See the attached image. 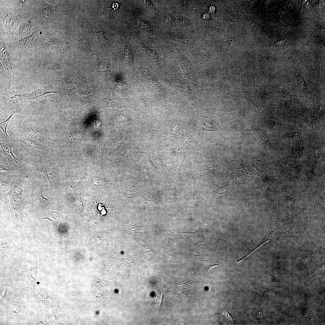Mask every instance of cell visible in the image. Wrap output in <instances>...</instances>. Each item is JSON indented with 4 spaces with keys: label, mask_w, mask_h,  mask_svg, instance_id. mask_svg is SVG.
<instances>
[{
    "label": "cell",
    "mask_w": 325,
    "mask_h": 325,
    "mask_svg": "<svg viewBox=\"0 0 325 325\" xmlns=\"http://www.w3.org/2000/svg\"><path fill=\"white\" fill-rule=\"evenodd\" d=\"M9 194L0 193V201L3 207L9 211L11 212Z\"/></svg>",
    "instance_id": "obj_30"
},
{
    "label": "cell",
    "mask_w": 325,
    "mask_h": 325,
    "mask_svg": "<svg viewBox=\"0 0 325 325\" xmlns=\"http://www.w3.org/2000/svg\"><path fill=\"white\" fill-rule=\"evenodd\" d=\"M18 297H17L14 298L12 304L13 310H14L15 311V309H16L15 310L16 313L19 312L18 311H19L20 308V302Z\"/></svg>",
    "instance_id": "obj_38"
},
{
    "label": "cell",
    "mask_w": 325,
    "mask_h": 325,
    "mask_svg": "<svg viewBox=\"0 0 325 325\" xmlns=\"http://www.w3.org/2000/svg\"><path fill=\"white\" fill-rule=\"evenodd\" d=\"M60 214L54 210V208H51L45 214L43 218L40 219H47L50 220L54 225H55L59 221L60 218ZM39 219V220H40Z\"/></svg>",
    "instance_id": "obj_26"
},
{
    "label": "cell",
    "mask_w": 325,
    "mask_h": 325,
    "mask_svg": "<svg viewBox=\"0 0 325 325\" xmlns=\"http://www.w3.org/2000/svg\"><path fill=\"white\" fill-rule=\"evenodd\" d=\"M25 135L28 136L38 143L44 142L45 138L41 129L31 125L26 120L24 121L18 131L17 135Z\"/></svg>",
    "instance_id": "obj_12"
},
{
    "label": "cell",
    "mask_w": 325,
    "mask_h": 325,
    "mask_svg": "<svg viewBox=\"0 0 325 325\" xmlns=\"http://www.w3.org/2000/svg\"><path fill=\"white\" fill-rule=\"evenodd\" d=\"M0 57L7 75L11 79L18 78L19 74L8 52L2 34L0 33Z\"/></svg>",
    "instance_id": "obj_5"
},
{
    "label": "cell",
    "mask_w": 325,
    "mask_h": 325,
    "mask_svg": "<svg viewBox=\"0 0 325 325\" xmlns=\"http://www.w3.org/2000/svg\"><path fill=\"white\" fill-rule=\"evenodd\" d=\"M94 150L93 156V161L94 167L98 172L104 171L103 167L104 144L103 141H98L95 143Z\"/></svg>",
    "instance_id": "obj_15"
},
{
    "label": "cell",
    "mask_w": 325,
    "mask_h": 325,
    "mask_svg": "<svg viewBox=\"0 0 325 325\" xmlns=\"http://www.w3.org/2000/svg\"><path fill=\"white\" fill-rule=\"evenodd\" d=\"M108 66L106 63L104 61H101L96 66V70L98 72H104L108 69Z\"/></svg>",
    "instance_id": "obj_35"
},
{
    "label": "cell",
    "mask_w": 325,
    "mask_h": 325,
    "mask_svg": "<svg viewBox=\"0 0 325 325\" xmlns=\"http://www.w3.org/2000/svg\"><path fill=\"white\" fill-rule=\"evenodd\" d=\"M0 173V193L10 194L18 176L16 175L2 172Z\"/></svg>",
    "instance_id": "obj_14"
},
{
    "label": "cell",
    "mask_w": 325,
    "mask_h": 325,
    "mask_svg": "<svg viewBox=\"0 0 325 325\" xmlns=\"http://www.w3.org/2000/svg\"><path fill=\"white\" fill-rule=\"evenodd\" d=\"M18 136L20 137L22 143L26 147L38 150H45L39 144L28 136L25 135Z\"/></svg>",
    "instance_id": "obj_23"
},
{
    "label": "cell",
    "mask_w": 325,
    "mask_h": 325,
    "mask_svg": "<svg viewBox=\"0 0 325 325\" xmlns=\"http://www.w3.org/2000/svg\"><path fill=\"white\" fill-rule=\"evenodd\" d=\"M198 263L205 270L209 271L212 267L219 265L210 258L206 256L200 255L195 256Z\"/></svg>",
    "instance_id": "obj_25"
},
{
    "label": "cell",
    "mask_w": 325,
    "mask_h": 325,
    "mask_svg": "<svg viewBox=\"0 0 325 325\" xmlns=\"http://www.w3.org/2000/svg\"><path fill=\"white\" fill-rule=\"evenodd\" d=\"M41 27L32 12L31 14L22 21L17 27L13 41L27 36Z\"/></svg>",
    "instance_id": "obj_6"
},
{
    "label": "cell",
    "mask_w": 325,
    "mask_h": 325,
    "mask_svg": "<svg viewBox=\"0 0 325 325\" xmlns=\"http://www.w3.org/2000/svg\"><path fill=\"white\" fill-rule=\"evenodd\" d=\"M64 43L52 34L41 35L35 40L32 49H37L45 52H52L62 49Z\"/></svg>",
    "instance_id": "obj_3"
},
{
    "label": "cell",
    "mask_w": 325,
    "mask_h": 325,
    "mask_svg": "<svg viewBox=\"0 0 325 325\" xmlns=\"http://www.w3.org/2000/svg\"><path fill=\"white\" fill-rule=\"evenodd\" d=\"M175 20L179 24L182 26H187L190 24V20L184 17H180L177 18Z\"/></svg>",
    "instance_id": "obj_34"
},
{
    "label": "cell",
    "mask_w": 325,
    "mask_h": 325,
    "mask_svg": "<svg viewBox=\"0 0 325 325\" xmlns=\"http://www.w3.org/2000/svg\"><path fill=\"white\" fill-rule=\"evenodd\" d=\"M34 65L38 70L48 72H54L63 69V67L56 62L42 57L37 59L35 61Z\"/></svg>",
    "instance_id": "obj_16"
},
{
    "label": "cell",
    "mask_w": 325,
    "mask_h": 325,
    "mask_svg": "<svg viewBox=\"0 0 325 325\" xmlns=\"http://www.w3.org/2000/svg\"><path fill=\"white\" fill-rule=\"evenodd\" d=\"M1 152L7 159L10 166L20 168L23 162L15 156L13 153L11 146L4 143H0Z\"/></svg>",
    "instance_id": "obj_19"
},
{
    "label": "cell",
    "mask_w": 325,
    "mask_h": 325,
    "mask_svg": "<svg viewBox=\"0 0 325 325\" xmlns=\"http://www.w3.org/2000/svg\"><path fill=\"white\" fill-rule=\"evenodd\" d=\"M11 211L15 215L18 226L21 227L23 224L22 218V212L23 209V201L17 198L11 192L9 194Z\"/></svg>",
    "instance_id": "obj_17"
},
{
    "label": "cell",
    "mask_w": 325,
    "mask_h": 325,
    "mask_svg": "<svg viewBox=\"0 0 325 325\" xmlns=\"http://www.w3.org/2000/svg\"><path fill=\"white\" fill-rule=\"evenodd\" d=\"M100 102L99 110L107 107L120 108L130 106L129 100L119 96L110 88L107 96L103 98Z\"/></svg>",
    "instance_id": "obj_9"
},
{
    "label": "cell",
    "mask_w": 325,
    "mask_h": 325,
    "mask_svg": "<svg viewBox=\"0 0 325 325\" xmlns=\"http://www.w3.org/2000/svg\"><path fill=\"white\" fill-rule=\"evenodd\" d=\"M213 221L212 220L206 219L204 220L203 222V227L206 229L210 228L213 225Z\"/></svg>",
    "instance_id": "obj_39"
},
{
    "label": "cell",
    "mask_w": 325,
    "mask_h": 325,
    "mask_svg": "<svg viewBox=\"0 0 325 325\" xmlns=\"http://www.w3.org/2000/svg\"><path fill=\"white\" fill-rule=\"evenodd\" d=\"M0 2V19L5 29L4 41L8 44L13 40L16 30L20 23L32 14L29 4L20 9L16 8L10 1Z\"/></svg>",
    "instance_id": "obj_1"
},
{
    "label": "cell",
    "mask_w": 325,
    "mask_h": 325,
    "mask_svg": "<svg viewBox=\"0 0 325 325\" xmlns=\"http://www.w3.org/2000/svg\"><path fill=\"white\" fill-rule=\"evenodd\" d=\"M43 188L42 185H37L30 194L32 200L30 211L34 214H38L47 209L50 204L49 200L43 195Z\"/></svg>",
    "instance_id": "obj_4"
},
{
    "label": "cell",
    "mask_w": 325,
    "mask_h": 325,
    "mask_svg": "<svg viewBox=\"0 0 325 325\" xmlns=\"http://www.w3.org/2000/svg\"><path fill=\"white\" fill-rule=\"evenodd\" d=\"M42 28H40L27 36L12 41L8 44V46L15 51H22L32 49L36 39L41 35Z\"/></svg>",
    "instance_id": "obj_7"
},
{
    "label": "cell",
    "mask_w": 325,
    "mask_h": 325,
    "mask_svg": "<svg viewBox=\"0 0 325 325\" xmlns=\"http://www.w3.org/2000/svg\"><path fill=\"white\" fill-rule=\"evenodd\" d=\"M9 241H8L2 244V246H1V249L2 252L3 253V254H5V253L6 252L9 250Z\"/></svg>",
    "instance_id": "obj_41"
},
{
    "label": "cell",
    "mask_w": 325,
    "mask_h": 325,
    "mask_svg": "<svg viewBox=\"0 0 325 325\" xmlns=\"http://www.w3.org/2000/svg\"><path fill=\"white\" fill-rule=\"evenodd\" d=\"M39 171L43 173L48 180L51 191L55 190L59 186L61 173L54 167L50 164L44 163Z\"/></svg>",
    "instance_id": "obj_11"
},
{
    "label": "cell",
    "mask_w": 325,
    "mask_h": 325,
    "mask_svg": "<svg viewBox=\"0 0 325 325\" xmlns=\"http://www.w3.org/2000/svg\"><path fill=\"white\" fill-rule=\"evenodd\" d=\"M177 53V58L185 76L194 82L197 81V70L193 62L188 59L184 55L174 46Z\"/></svg>",
    "instance_id": "obj_8"
},
{
    "label": "cell",
    "mask_w": 325,
    "mask_h": 325,
    "mask_svg": "<svg viewBox=\"0 0 325 325\" xmlns=\"http://www.w3.org/2000/svg\"><path fill=\"white\" fill-rule=\"evenodd\" d=\"M203 130L217 131L219 129H222L220 126L209 117L205 116L201 119Z\"/></svg>",
    "instance_id": "obj_24"
},
{
    "label": "cell",
    "mask_w": 325,
    "mask_h": 325,
    "mask_svg": "<svg viewBox=\"0 0 325 325\" xmlns=\"http://www.w3.org/2000/svg\"><path fill=\"white\" fill-rule=\"evenodd\" d=\"M37 273V270L36 269H33L30 271V276L31 280L34 283H36V277Z\"/></svg>",
    "instance_id": "obj_42"
},
{
    "label": "cell",
    "mask_w": 325,
    "mask_h": 325,
    "mask_svg": "<svg viewBox=\"0 0 325 325\" xmlns=\"http://www.w3.org/2000/svg\"><path fill=\"white\" fill-rule=\"evenodd\" d=\"M171 84L180 93L186 96L192 105L197 106V91L195 84L187 79L174 74H166Z\"/></svg>",
    "instance_id": "obj_2"
},
{
    "label": "cell",
    "mask_w": 325,
    "mask_h": 325,
    "mask_svg": "<svg viewBox=\"0 0 325 325\" xmlns=\"http://www.w3.org/2000/svg\"><path fill=\"white\" fill-rule=\"evenodd\" d=\"M137 129L130 130L125 132L118 139L110 142L106 148L105 155L109 156L119 149L123 144L135 132Z\"/></svg>",
    "instance_id": "obj_18"
},
{
    "label": "cell",
    "mask_w": 325,
    "mask_h": 325,
    "mask_svg": "<svg viewBox=\"0 0 325 325\" xmlns=\"http://www.w3.org/2000/svg\"><path fill=\"white\" fill-rule=\"evenodd\" d=\"M122 48L125 59L129 62L132 61L133 60V55L129 46L125 43L122 45Z\"/></svg>",
    "instance_id": "obj_32"
},
{
    "label": "cell",
    "mask_w": 325,
    "mask_h": 325,
    "mask_svg": "<svg viewBox=\"0 0 325 325\" xmlns=\"http://www.w3.org/2000/svg\"><path fill=\"white\" fill-rule=\"evenodd\" d=\"M101 14H98L94 10H91L89 13V18L94 26L98 44L101 46L107 47L109 45V42L106 36L101 23Z\"/></svg>",
    "instance_id": "obj_10"
},
{
    "label": "cell",
    "mask_w": 325,
    "mask_h": 325,
    "mask_svg": "<svg viewBox=\"0 0 325 325\" xmlns=\"http://www.w3.org/2000/svg\"><path fill=\"white\" fill-rule=\"evenodd\" d=\"M19 167L15 166H8L2 165L1 162H0V171L6 173L11 174V173H14L17 171Z\"/></svg>",
    "instance_id": "obj_33"
},
{
    "label": "cell",
    "mask_w": 325,
    "mask_h": 325,
    "mask_svg": "<svg viewBox=\"0 0 325 325\" xmlns=\"http://www.w3.org/2000/svg\"><path fill=\"white\" fill-rule=\"evenodd\" d=\"M28 175L18 178L16 181L14 186L11 192L18 199L23 201V187L26 179L28 178Z\"/></svg>",
    "instance_id": "obj_22"
},
{
    "label": "cell",
    "mask_w": 325,
    "mask_h": 325,
    "mask_svg": "<svg viewBox=\"0 0 325 325\" xmlns=\"http://www.w3.org/2000/svg\"><path fill=\"white\" fill-rule=\"evenodd\" d=\"M137 183L135 176L132 173L129 176V179L127 186L128 194L129 197L132 196L134 193L137 187Z\"/></svg>",
    "instance_id": "obj_27"
},
{
    "label": "cell",
    "mask_w": 325,
    "mask_h": 325,
    "mask_svg": "<svg viewBox=\"0 0 325 325\" xmlns=\"http://www.w3.org/2000/svg\"><path fill=\"white\" fill-rule=\"evenodd\" d=\"M138 23L142 28L145 29H149L150 28L148 23L145 21L139 20H138Z\"/></svg>",
    "instance_id": "obj_40"
},
{
    "label": "cell",
    "mask_w": 325,
    "mask_h": 325,
    "mask_svg": "<svg viewBox=\"0 0 325 325\" xmlns=\"http://www.w3.org/2000/svg\"><path fill=\"white\" fill-rule=\"evenodd\" d=\"M9 102L13 105L18 104L24 102V93L21 94H15L10 97Z\"/></svg>",
    "instance_id": "obj_31"
},
{
    "label": "cell",
    "mask_w": 325,
    "mask_h": 325,
    "mask_svg": "<svg viewBox=\"0 0 325 325\" xmlns=\"http://www.w3.org/2000/svg\"><path fill=\"white\" fill-rule=\"evenodd\" d=\"M58 91H51L46 89H38L29 93H25V102L27 103L32 102L34 100H38L45 95L50 94L57 93Z\"/></svg>",
    "instance_id": "obj_21"
},
{
    "label": "cell",
    "mask_w": 325,
    "mask_h": 325,
    "mask_svg": "<svg viewBox=\"0 0 325 325\" xmlns=\"http://www.w3.org/2000/svg\"><path fill=\"white\" fill-rule=\"evenodd\" d=\"M60 82L61 84L60 92L63 96L69 95L79 87L81 82L80 78L76 75H71L62 78Z\"/></svg>",
    "instance_id": "obj_13"
},
{
    "label": "cell",
    "mask_w": 325,
    "mask_h": 325,
    "mask_svg": "<svg viewBox=\"0 0 325 325\" xmlns=\"http://www.w3.org/2000/svg\"><path fill=\"white\" fill-rule=\"evenodd\" d=\"M108 182L101 179H94L92 181V184L96 187H102L107 184Z\"/></svg>",
    "instance_id": "obj_36"
},
{
    "label": "cell",
    "mask_w": 325,
    "mask_h": 325,
    "mask_svg": "<svg viewBox=\"0 0 325 325\" xmlns=\"http://www.w3.org/2000/svg\"><path fill=\"white\" fill-rule=\"evenodd\" d=\"M177 38L181 42L188 45H192L195 42V39L193 36L184 34H176Z\"/></svg>",
    "instance_id": "obj_29"
},
{
    "label": "cell",
    "mask_w": 325,
    "mask_h": 325,
    "mask_svg": "<svg viewBox=\"0 0 325 325\" xmlns=\"http://www.w3.org/2000/svg\"><path fill=\"white\" fill-rule=\"evenodd\" d=\"M175 20V18L171 15H167L166 16L163 20V23L166 26L171 25Z\"/></svg>",
    "instance_id": "obj_37"
},
{
    "label": "cell",
    "mask_w": 325,
    "mask_h": 325,
    "mask_svg": "<svg viewBox=\"0 0 325 325\" xmlns=\"http://www.w3.org/2000/svg\"><path fill=\"white\" fill-rule=\"evenodd\" d=\"M16 111H10V115L9 117L5 120L0 122V128L2 131L3 135L6 139L11 138L7 134V128L12 117L16 114Z\"/></svg>",
    "instance_id": "obj_28"
},
{
    "label": "cell",
    "mask_w": 325,
    "mask_h": 325,
    "mask_svg": "<svg viewBox=\"0 0 325 325\" xmlns=\"http://www.w3.org/2000/svg\"><path fill=\"white\" fill-rule=\"evenodd\" d=\"M215 10V8L213 6L211 7L209 9V12L211 13H212L214 12Z\"/></svg>",
    "instance_id": "obj_43"
},
{
    "label": "cell",
    "mask_w": 325,
    "mask_h": 325,
    "mask_svg": "<svg viewBox=\"0 0 325 325\" xmlns=\"http://www.w3.org/2000/svg\"><path fill=\"white\" fill-rule=\"evenodd\" d=\"M74 40L76 48L82 53L89 52L90 45L88 38L83 32L74 36Z\"/></svg>",
    "instance_id": "obj_20"
}]
</instances>
